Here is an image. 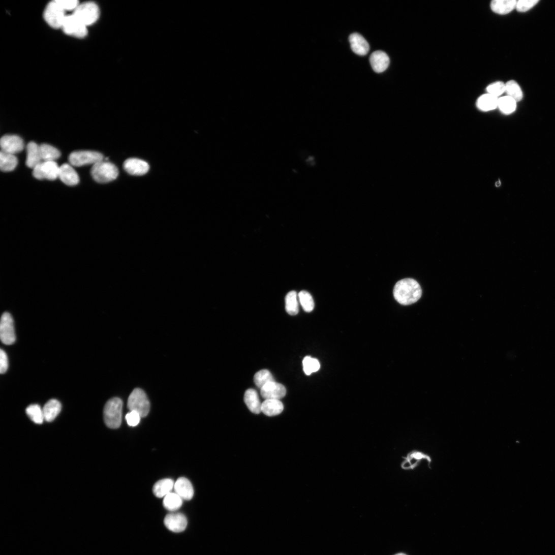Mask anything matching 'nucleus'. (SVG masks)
<instances>
[{
    "instance_id": "f257e3e1",
    "label": "nucleus",
    "mask_w": 555,
    "mask_h": 555,
    "mask_svg": "<svg viewBox=\"0 0 555 555\" xmlns=\"http://www.w3.org/2000/svg\"><path fill=\"white\" fill-rule=\"evenodd\" d=\"M422 290L415 280L406 279L398 282L393 290L395 299L400 304L408 305L417 302L421 297Z\"/></svg>"
},
{
    "instance_id": "f03ea898",
    "label": "nucleus",
    "mask_w": 555,
    "mask_h": 555,
    "mask_svg": "<svg viewBox=\"0 0 555 555\" xmlns=\"http://www.w3.org/2000/svg\"><path fill=\"white\" fill-rule=\"evenodd\" d=\"M122 401L114 397L106 403L104 411V420L106 425L111 429L119 428L121 424Z\"/></svg>"
},
{
    "instance_id": "7ed1b4c3",
    "label": "nucleus",
    "mask_w": 555,
    "mask_h": 555,
    "mask_svg": "<svg viewBox=\"0 0 555 555\" xmlns=\"http://www.w3.org/2000/svg\"><path fill=\"white\" fill-rule=\"evenodd\" d=\"M90 173L96 181L107 183L116 179L119 172L114 164L103 161L92 165Z\"/></svg>"
},
{
    "instance_id": "20e7f679",
    "label": "nucleus",
    "mask_w": 555,
    "mask_h": 555,
    "mask_svg": "<svg viewBox=\"0 0 555 555\" xmlns=\"http://www.w3.org/2000/svg\"><path fill=\"white\" fill-rule=\"evenodd\" d=\"M128 407L130 411L137 412L142 418L145 417L150 409V402L145 392L140 388L134 389L129 397Z\"/></svg>"
},
{
    "instance_id": "39448f33",
    "label": "nucleus",
    "mask_w": 555,
    "mask_h": 555,
    "mask_svg": "<svg viewBox=\"0 0 555 555\" xmlns=\"http://www.w3.org/2000/svg\"><path fill=\"white\" fill-rule=\"evenodd\" d=\"M73 14L87 26L98 21L100 17V10L95 3L86 2L79 4Z\"/></svg>"
},
{
    "instance_id": "423d86ee",
    "label": "nucleus",
    "mask_w": 555,
    "mask_h": 555,
    "mask_svg": "<svg viewBox=\"0 0 555 555\" xmlns=\"http://www.w3.org/2000/svg\"><path fill=\"white\" fill-rule=\"evenodd\" d=\"M66 11L57 0L50 3L44 12V18L50 26L54 28H61L67 15Z\"/></svg>"
},
{
    "instance_id": "0eeeda50",
    "label": "nucleus",
    "mask_w": 555,
    "mask_h": 555,
    "mask_svg": "<svg viewBox=\"0 0 555 555\" xmlns=\"http://www.w3.org/2000/svg\"><path fill=\"white\" fill-rule=\"evenodd\" d=\"M69 160L70 164L75 167L95 165L104 161L103 155L97 151L81 150L71 153Z\"/></svg>"
},
{
    "instance_id": "6e6552de",
    "label": "nucleus",
    "mask_w": 555,
    "mask_h": 555,
    "mask_svg": "<svg viewBox=\"0 0 555 555\" xmlns=\"http://www.w3.org/2000/svg\"><path fill=\"white\" fill-rule=\"evenodd\" d=\"M403 458L404 460L402 462L401 468L404 470H414L423 460H426L427 462L429 468L431 469L432 458L429 454L423 451L414 450L409 452L406 456H404Z\"/></svg>"
},
{
    "instance_id": "1a4fd4ad",
    "label": "nucleus",
    "mask_w": 555,
    "mask_h": 555,
    "mask_svg": "<svg viewBox=\"0 0 555 555\" xmlns=\"http://www.w3.org/2000/svg\"><path fill=\"white\" fill-rule=\"evenodd\" d=\"M0 337L2 342L7 345H12L16 341L14 320L9 313H4L2 317Z\"/></svg>"
},
{
    "instance_id": "9d476101",
    "label": "nucleus",
    "mask_w": 555,
    "mask_h": 555,
    "mask_svg": "<svg viewBox=\"0 0 555 555\" xmlns=\"http://www.w3.org/2000/svg\"><path fill=\"white\" fill-rule=\"evenodd\" d=\"M59 168L55 162H42L33 169V174L38 179L53 180L58 177Z\"/></svg>"
},
{
    "instance_id": "9b49d317",
    "label": "nucleus",
    "mask_w": 555,
    "mask_h": 555,
    "mask_svg": "<svg viewBox=\"0 0 555 555\" xmlns=\"http://www.w3.org/2000/svg\"><path fill=\"white\" fill-rule=\"evenodd\" d=\"M61 28L66 34L77 38H83L87 34V26L73 14L67 15Z\"/></svg>"
},
{
    "instance_id": "f8f14e48",
    "label": "nucleus",
    "mask_w": 555,
    "mask_h": 555,
    "mask_svg": "<svg viewBox=\"0 0 555 555\" xmlns=\"http://www.w3.org/2000/svg\"><path fill=\"white\" fill-rule=\"evenodd\" d=\"M2 151L15 155L21 152L24 148V144L22 139L16 135H5L1 138L0 141Z\"/></svg>"
},
{
    "instance_id": "ddd939ff",
    "label": "nucleus",
    "mask_w": 555,
    "mask_h": 555,
    "mask_svg": "<svg viewBox=\"0 0 555 555\" xmlns=\"http://www.w3.org/2000/svg\"><path fill=\"white\" fill-rule=\"evenodd\" d=\"M261 395L266 399L280 400L284 398L287 393L285 387L275 381L270 382L261 389Z\"/></svg>"
},
{
    "instance_id": "4468645a",
    "label": "nucleus",
    "mask_w": 555,
    "mask_h": 555,
    "mask_svg": "<svg viewBox=\"0 0 555 555\" xmlns=\"http://www.w3.org/2000/svg\"><path fill=\"white\" fill-rule=\"evenodd\" d=\"M186 517L180 513H171L167 515L164 519L166 527L174 533H180L186 529L188 526Z\"/></svg>"
},
{
    "instance_id": "2eb2a0df",
    "label": "nucleus",
    "mask_w": 555,
    "mask_h": 555,
    "mask_svg": "<svg viewBox=\"0 0 555 555\" xmlns=\"http://www.w3.org/2000/svg\"><path fill=\"white\" fill-rule=\"evenodd\" d=\"M124 167L128 173L136 176L143 175L149 170V165L146 162L135 158L127 160L124 164Z\"/></svg>"
},
{
    "instance_id": "dca6fc26",
    "label": "nucleus",
    "mask_w": 555,
    "mask_h": 555,
    "mask_svg": "<svg viewBox=\"0 0 555 555\" xmlns=\"http://www.w3.org/2000/svg\"><path fill=\"white\" fill-rule=\"evenodd\" d=\"M349 41L353 52L359 56L366 55L369 50L368 42L360 34L354 33L349 36Z\"/></svg>"
},
{
    "instance_id": "f3484780",
    "label": "nucleus",
    "mask_w": 555,
    "mask_h": 555,
    "mask_svg": "<svg viewBox=\"0 0 555 555\" xmlns=\"http://www.w3.org/2000/svg\"><path fill=\"white\" fill-rule=\"evenodd\" d=\"M369 62L372 67L377 73H381L386 71L390 64V59L388 55L383 51H377L372 53L369 57Z\"/></svg>"
},
{
    "instance_id": "a211bd4d",
    "label": "nucleus",
    "mask_w": 555,
    "mask_h": 555,
    "mask_svg": "<svg viewBox=\"0 0 555 555\" xmlns=\"http://www.w3.org/2000/svg\"><path fill=\"white\" fill-rule=\"evenodd\" d=\"M174 490L182 500H191L194 497V490L192 484L188 479L179 478L174 484Z\"/></svg>"
},
{
    "instance_id": "6ab92c4d",
    "label": "nucleus",
    "mask_w": 555,
    "mask_h": 555,
    "mask_svg": "<svg viewBox=\"0 0 555 555\" xmlns=\"http://www.w3.org/2000/svg\"><path fill=\"white\" fill-rule=\"evenodd\" d=\"M58 177L68 186H75L79 182V177L77 172L68 164H64L60 167Z\"/></svg>"
},
{
    "instance_id": "aec40b11",
    "label": "nucleus",
    "mask_w": 555,
    "mask_h": 555,
    "mask_svg": "<svg viewBox=\"0 0 555 555\" xmlns=\"http://www.w3.org/2000/svg\"><path fill=\"white\" fill-rule=\"evenodd\" d=\"M517 2L516 0H494L490 4V8L494 13L505 15L516 9Z\"/></svg>"
},
{
    "instance_id": "412c9836",
    "label": "nucleus",
    "mask_w": 555,
    "mask_h": 555,
    "mask_svg": "<svg viewBox=\"0 0 555 555\" xmlns=\"http://www.w3.org/2000/svg\"><path fill=\"white\" fill-rule=\"evenodd\" d=\"M26 166L32 169L42 162L40 146L33 142L29 143L26 147Z\"/></svg>"
},
{
    "instance_id": "4be33fe9",
    "label": "nucleus",
    "mask_w": 555,
    "mask_h": 555,
    "mask_svg": "<svg viewBox=\"0 0 555 555\" xmlns=\"http://www.w3.org/2000/svg\"><path fill=\"white\" fill-rule=\"evenodd\" d=\"M44 420L51 422L54 421L61 410V404L57 400L52 399L45 404L42 409Z\"/></svg>"
},
{
    "instance_id": "5701e85b",
    "label": "nucleus",
    "mask_w": 555,
    "mask_h": 555,
    "mask_svg": "<svg viewBox=\"0 0 555 555\" xmlns=\"http://www.w3.org/2000/svg\"><path fill=\"white\" fill-rule=\"evenodd\" d=\"M244 400L252 412L257 414L262 412V403L255 390L253 389L247 390L244 394Z\"/></svg>"
},
{
    "instance_id": "b1692460",
    "label": "nucleus",
    "mask_w": 555,
    "mask_h": 555,
    "mask_svg": "<svg viewBox=\"0 0 555 555\" xmlns=\"http://www.w3.org/2000/svg\"><path fill=\"white\" fill-rule=\"evenodd\" d=\"M284 409V406L280 400L266 399L262 403L261 411L268 416L279 415Z\"/></svg>"
},
{
    "instance_id": "393cba45",
    "label": "nucleus",
    "mask_w": 555,
    "mask_h": 555,
    "mask_svg": "<svg viewBox=\"0 0 555 555\" xmlns=\"http://www.w3.org/2000/svg\"><path fill=\"white\" fill-rule=\"evenodd\" d=\"M174 481L170 479H164L157 482L154 485L153 491L158 498H164L174 488Z\"/></svg>"
},
{
    "instance_id": "a878e982",
    "label": "nucleus",
    "mask_w": 555,
    "mask_h": 555,
    "mask_svg": "<svg viewBox=\"0 0 555 555\" xmlns=\"http://www.w3.org/2000/svg\"><path fill=\"white\" fill-rule=\"evenodd\" d=\"M498 99L489 94H485L478 99L477 106L482 111H490L498 107Z\"/></svg>"
},
{
    "instance_id": "bb28decb",
    "label": "nucleus",
    "mask_w": 555,
    "mask_h": 555,
    "mask_svg": "<svg viewBox=\"0 0 555 555\" xmlns=\"http://www.w3.org/2000/svg\"><path fill=\"white\" fill-rule=\"evenodd\" d=\"M505 92L507 96L515 100L517 103L523 98L522 90L519 84L515 80H511L505 83Z\"/></svg>"
},
{
    "instance_id": "cd10ccee",
    "label": "nucleus",
    "mask_w": 555,
    "mask_h": 555,
    "mask_svg": "<svg viewBox=\"0 0 555 555\" xmlns=\"http://www.w3.org/2000/svg\"><path fill=\"white\" fill-rule=\"evenodd\" d=\"M18 165V159L12 154L1 151L0 153V169L4 172L14 170Z\"/></svg>"
},
{
    "instance_id": "c85d7f7f",
    "label": "nucleus",
    "mask_w": 555,
    "mask_h": 555,
    "mask_svg": "<svg viewBox=\"0 0 555 555\" xmlns=\"http://www.w3.org/2000/svg\"><path fill=\"white\" fill-rule=\"evenodd\" d=\"M40 149L43 162H55L61 156L60 152L50 145L42 144L40 145Z\"/></svg>"
},
{
    "instance_id": "c756f323",
    "label": "nucleus",
    "mask_w": 555,
    "mask_h": 555,
    "mask_svg": "<svg viewBox=\"0 0 555 555\" xmlns=\"http://www.w3.org/2000/svg\"><path fill=\"white\" fill-rule=\"evenodd\" d=\"M182 504V498L175 492H170L166 496L163 500V505L166 510L174 512L180 508Z\"/></svg>"
},
{
    "instance_id": "7c9ffc66",
    "label": "nucleus",
    "mask_w": 555,
    "mask_h": 555,
    "mask_svg": "<svg viewBox=\"0 0 555 555\" xmlns=\"http://www.w3.org/2000/svg\"><path fill=\"white\" fill-rule=\"evenodd\" d=\"M298 295L295 291L289 292L286 297V310L290 315L295 316L299 312Z\"/></svg>"
},
{
    "instance_id": "2f4dec72",
    "label": "nucleus",
    "mask_w": 555,
    "mask_h": 555,
    "mask_svg": "<svg viewBox=\"0 0 555 555\" xmlns=\"http://www.w3.org/2000/svg\"><path fill=\"white\" fill-rule=\"evenodd\" d=\"M517 107V102L507 96L498 99V107L501 112L505 114H510L514 112Z\"/></svg>"
},
{
    "instance_id": "473e14b6",
    "label": "nucleus",
    "mask_w": 555,
    "mask_h": 555,
    "mask_svg": "<svg viewBox=\"0 0 555 555\" xmlns=\"http://www.w3.org/2000/svg\"><path fill=\"white\" fill-rule=\"evenodd\" d=\"M26 412L30 420L36 424H41L44 420L42 409L38 405H32L26 409Z\"/></svg>"
},
{
    "instance_id": "72a5a7b5",
    "label": "nucleus",
    "mask_w": 555,
    "mask_h": 555,
    "mask_svg": "<svg viewBox=\"0 0 555 555\" xmlns=\"http://www.w3.org/2000/svg\"><path fill=\"white\" fill-rule=\"evenodd\" d=\"M254 380L255 385L260 389L267 384L274 381L271 374L267 369H262L256 373Z\"/></svg>"
},
{
    "instance_id": "f704fd0d",
    "label": "nucleus",
    "mask_w": 555,
    "mask_h": 555,
    "mask_svg": "<svg viewBox=\"0 0 555 555\" xmlns=\"http://www.w3.org/2000/svg\"><path fill=\"white\" fill-rule=\"evenodd\" d=\"M302 363L304 372L307 376H310L312 373L318 372L320 367L319 361L317 359L310 356L305 357Z\"/></svg>"
},
{
    "instance_id": "c9c22d12",
    "label": "nucleus",
    "mask_w": 555,
    "mask_h": 555,
    "mask_svg": "<svg viewBox=\"0 0 555 555\" xmlns=\"http://www.w3.org/2000/svg\"><path fill=\"white\" fill-rule=\"evenodd\" d=\"M298 299L304 311L310 313L314 310V300L309 292L305 291H301L298 294Z\"/></svg>"
},
{
    "instance_id": "e433bc0d",
    "label": "nucleus",
    "mask_w": 555,
    "mask_h": 555,
    "mask_svg": "<svg viewBox=\"0 0 555 555\" xmlns=\"http://www.w3.org/2000/svg\"><path fill=\"white\" fill-rule=\"evenodd\" d=\"M487 94L498 98L505 92V83L497 81L490 84L486 88Z\"/></svg>"
},
{
    "instance_id": "4c0bfd02",
    "label": "nucleus",
    "mask_w": 555,
    "mask_h": 555,
    "mask_svg": "<svg viewBox=\"0 0 555 555\" xmlns=\"http://www.w3.org/2000/svg\"><path fill=\"white\" fill-rule=\"evenodd\" d=\"M539 3L538 0H519L517 2L516 9L520 13H526L531 10Z\"/></svg>"
},
{
    "instance_id": "58836bf2",
    "label": "nucleus",
    "mask_w": 555,
    "mask_h": 555,
    "mask_svg": "<svg viewBox=\"0 0 555 555\" xmlns=\"http://www.w3.org/2000/svg\"><path fill=\"white\" fill-rule=\"evenodd\" d=\"M141 416L135 411H130L126 415V420L130 426L135 427L140 423Z\"/></svg>"
},
{
    "instance_id": "ea45409f",
    "label": "nucleus",
    "mask_w": 555,
    "mask_h": 555,
    "mask_svg": "<svg viewBox=\"0 0 555 555\" xmlns=\"http://www.w3.org/2000/svg\"><path fill=\"white\" fill-rule=\"evenodd\" d=\"M58 3L65 11H75L79 5L76 0H57Z\"/></svg>"
},
{
    "instance_id": "a19ab883",
    "label": "nucleus",
    "mask_w": 555,
    "mask_h": 555,
    "mask_svg": "<svg viewBox=\"0 0 555 555\" xmlns=\"http://www.w3.org/2000/svg\"><path fill=\"white\" fill-rule=\"evenodd\" d=\"M9 367V360L7 353L3 349L0 351V373H6Z\"/></svg>"
},
{
    "instance_id": "79ce46f5",
    "label": "nucleus",
    "mask_w": 555,
    "mask_h": 555,
    "mask_svg": "<svg viewBox=\"0 0 555 555\" xmlns=\"http://www.w3.org/2000/svg\"><path fill=\"white\" fill-rule=\"evenodd\" d=\"M395 555H407V554H406L405 553H399L396 554Z\"/></svg>"
}]
</instances>
